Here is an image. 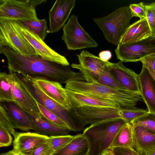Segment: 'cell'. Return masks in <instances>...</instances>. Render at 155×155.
Here are the masks:
<instances>
[{
  "label": "cell",
  "instance_id": "10",
  "mask_svg": "<svg viewBox=\"0 0 155 155\" xmlns=\"http://www.w3.org/2000/svg\"><path fill=\"white\" fill-rule=\"evenodd\" d=\"M13 20L21 35L34 47L38 55L49 61L64 65H69V62L64 56L52 49L38 36L29 30L19 20Z\"/></svg>",
  "mask_w": 155,
  "mask_h": 155
},
{
  "label": "cell",
  "instance_id": "30",
  "mask_svg": "<svg viewBox=\"0 0 155 155\" xmlns=\"http://www.w3.org/2000/svg\"><path fill=\"white\" fill-rule=\"evenodd\" d=\"M122 119L127 123L131 124L135 120L145 115L149 111L148 110L135 107L130 108H122Z\"/></svg>",
  "mask_w": 155,
  "mask_h": 155
},
{
  "label": "cell",
  "instance_id": "8",
  "mask_svg": "<svg viewBox=\"0 0 155 155\" xmlns=\"http://www.w3.org/2000/svg\"><path fill=\"white\" fill-rule=\"evenodd\" d=\"M0 46H6L23 55H38L21 35L12 20L0 19Z\"/></svg>",
  "mask_w": 155,
  "mask_h": 155
},
{
  "label": "cell",
  "instance_id": "33",
  "mask_svg": "<svg viewBox=\"0 0 155 155\" xmlns=\"http://www.w3.org/2000/svg\"><path fill=\"white\" fill-rule=\"evenodd\" d=\"M146 18L148 24L151 36H155V2L146 5Z\"/></svg>",
  "mask_w": 155,
  "mask_h": 155
},
{
  "label": "cell",
  "instance_id": "11",
  "mask_svg": "<svg viewBox=\"0 0 155 155\" xmlns=\"http://www.w3.org/2000/svg\"><path fill=\"white\" fill-rule=\"evenodd\" d=\"M15 72H9L7 79L10 84L15 102L27 113L41 118L39 109L33 99L24 88L21 78Z\"/></svg>",
  "mask_w": 155,
  "mask_h": 155
},
{
  "label": "cell",
  "instance_id": "17",
  "mask_svg": "<svg viewBox=\"0 0 155 155\" xmlns=\"http://www.w3.org/2000/svg\"><path fill=\"white\" fill-rule=\"evenodd\" d=\"M131 124L134 149L140 155H148L155 149V133L142 126Z\"/></svg>",
  "mask_w": 155,
  "mask_h": 155
},
{
  "label": "cell",
  "instance_id": "24",
  "mask_svg": "<svg viewBox=\"0 0 155 155\" xmlns=\"http://www.w3.org/2000/svg\"><path fill=\"white\" fill-rule=\"evenodd\" d=\"M28 114L32 122L33 130L41 134L49 136L66 135L71 131L68 128L57 126L41 117Z\"/></svg>",
  "mask_w": 155,
  "mask_h": 155
},
{
  "label": "cell",
  "instance_id": "14",
  "mask_svg": "<svg viewBox=\"0 0 155 155\" xmlns=\"http://www.w3.org/2000/svg\"><path fill=\"white\" fill-rule=\"evenodd\" d=\"M75 0H56L48 13L50 30L58 31L65 25L75 4Z\"/></svg>",
  "mask_w": 155,
  "mask_h": 155
},
{
  "label": "cell",
  "instance_id": "31",
  "mask_svg": "<svg viewBox=\"0 0 155 155\" xmlns=\"http://www.w3.org/2000/svg\"><path fill=\"white\" fill-rule=\"evenodd\" d=\"M131 123L142 126L155 133V114L148 112Z\"/></svg>",
  "mask_w": 155,
  "mask_h": 155
},
{
  "label": "cell",
  "instance_id": "38",
  "mask_svg": "<svg viewBox=\"0 0 155 155\" xmlns=\"http://www.w3.org/2000/svg\"><path fill=\"white\" fill-rule=\"evenodd\" d=\"M140 61L150 67L155 72V54L145 57Z\"/></svg>",
  "mask_w": 155,
  "mask_h": 155
},
{
  "label": "cell",
  "instance_id": "7",
  "mask_svg": "<svg viewBox=\"0 0 155 155\" xmlns=\"http://www.w3.org/2000/svg\"><path fill=\"white\" fill-rule=\"evenodd\" d=\"M62 30V39L68 50L75 51L98 46V43L79 24L77 15L73 14L71 16Z\"/></svg>",
  "mask_w": 155,
  "mask_h": 155
},
{
  "label": "cell",
  "instance_id": "3",
  "mask_svg": "<svg viewBox=\"0 0 155 155\" xmlns=\"http://www.w3.org/2000/svg\"><path fill=\"white\" fill-rule=\"evenodd\" d=\"M126 123L119 118L91 124L85 129L82 134L89 142L90 155H101L110 148L117 133Z\"/></svg>",
  "mask_w": 155,
  "mask_h": 155
},
{
  "label": "cell",
  "instance_id": "35",
  "mask_svg": "<svg viewBox=\"0 0 155 155\" xmlns=\"http://www.w3.org/2000/svg\"><path fill=\"white\" fill-rule=\"evenodd\" d=\"M11 133L4 128L0 127V147L10 146L12 142V138Z\"/></svg>",
  "mask_w": 155,
  "mask_h": 155
},
{
  "label": "cell",
  "instance_id": "5",
  "mask_svg": "<svg viewBox=\"0 0 155 155\" xmlns=\"http://www.w3.org/2000/svg\"><path fill=\"white\" fill-rule=\"evenodd\" d=\"M132 18L129 6L119 8L104 17L94 18L93 21L102 31L109 43L117 45L121 38L130 26Z\"/></svg>",
  "mask_w": 155,
  "mask_h": 155
},
{
  "label": "cell",
  "instance_id": "6",
  "mask_svg": "<svg viewBox=\"0 0 155 155\" xmlns=\"http://www.w3.org/2000/svg\"><path fill=\"white\" fill-rule=\"evenodd\" d=\"M46 0H0V19L38 20L35 7Z\"/></svg>",
  "mask_w": 155,
  "mask_h": 155
},
{
  "label": "cell",
  "instance_id": "9",
  "mask_svg": "<svg viewBox=\"0 0 155 155\" xmlns=\"http://www.w3.org/2000/svg\"><path fill=\"white\" fill-rule=\"evenodd\" d=\"M115 52L117 59L122 63L140 61L145 57L155 54V36H151L134 43L119 44Z\"/></svg>",
  "mask_w": 155,
  "mask_h": 155
},
{
  "label": "cell",
  "instance_id": "25",
  "mask_svg": "<svg viewBox=\"0 0 155 155\" xmlns=\"http://www.w3.org/2000/svg\"><path fill=\"white\" fill-rule=\"evenodd\" d=\"M133 132L131 124L127 123L116 135L110 148L116 147L133 149Z\"/></svg>",
  "mask_w": 155,
  "mask_h": 155
},
{
  "label": "cell",
  "instance_id": "1",
  "mask_svg": "<svg viewBox=\"0 0 155 155\" xmlns=\"http://www.w3.org/2000/svg\"><path fill=\"white\" fill-rule=\"evenodd\" d=\"M0 53L6 57L9 72L24 78H43L66 84L73 80L85 81L82 73L66 66L43 58L38 55H23L6 46H0Z\"/></svg>",
  "mask_w": 155,
  "mask_h": 155
},
{
  "label": "cell",
  "instance_id": "13",
  "mask_svg": "<svg viewBox=\"0 0 155 155\" xmlns=\"http://www.w3.org/2000/svg\"><path fill=\"white\" fill-rule=\"evenodd\" d=\"M13 149L20 155H28L41 144L48 142V136L36 132H17L14 136Z\"/></svg>",
  "mask_w": 155,
  "mask_h": 155
},
{
  "label": "cell",
  "instance_id": "36",
  "mask_svg": "<svg viewBox=\"0 0 155 155\" xmlns=\"http://www.w3.org/2000/svg\"><path fill=\"white\" fill-rule=\"evenodd\" d=\"M54 153L47 142L41 144L28 155H52Z\"/></svg>",
  "mask_w": 155,
  "mask_h": 155
},
{
  "label": "cell",
  "instance_id": "43",
  "mask_svg": "<svg viewBox=\"0 0 155 155\" xmlns=\"http://www.w3.org/2000/svg\"><path fill=\"white\" fill-rule=\"evenodd\" d=\"M148 155H155V149L151 152Z\"/></svg>",
  "mask_w": 155,
  "mask_h": 155
},
{
  "label": "cell",
  "instance_id": "28",
  "mask_svg": "<svg viewBox=\"0 0 155 155\" xmlns=\"http://www.w3.org/2000/svg\"><path fill=\"white\" fill-rule=\"evenodd\" d=\"M7 74L5 72L0 73V102H15L11 87L7 80Z\"/></svg>",
  "mask_w": 155,
  "mask_h": 155
},
{
  "label": "cell",
  "instance_id": "40",
  "mask_svg": "<svg viewBox=\"0 0 155 155\" xmlns=\"http://www.w3.org/2000/svg\"><path fill=\"white\" fill-rule=\"evenodd\" d=\"M146 67L147 69L148 70L150 74L152 76L153 78L155 81V72L149 66L143 64Z\"/></svg>",
  "mask_w": 155,
  "mask_h": 155
},
{
  "label": "cell",
  "instance_id": "16",
  "mask_svg": "<svg viewBox=\"0 0 155 155\" xmlns=\"http://www.w3.org/2000/svg\"><path fill=\"white\" fill-rule=\"evenodd\" d=\"M25 78L34 82L47 96L64 108L69 110L72 107L65 88L59 82L43 78Z\"/></svg>",
  "mask_w": 155,
  "mask_h": 155
},
{
  "label": "cell",
  "instance_id": "18",
  "mask_svg": "<svg viewBox=\"0 0 155 155\" xmlns=\"http://www.w3.org/2000/svg\"><path fill=\"white\" fill-rule=\"evenodd\" d=\"M138 77L142 98L149 112L155 114V81L143 64Z\"/></svg>",
  "mask_w": 155,
  "mask_h": 155
},
{
  "label": "cell",
  "instance_id": "12",
  "mask_svg": "<svg viewBox=\"0 0 155 155\" xmlns=\"http://www.w3.org/2000/svg\"><path fill=\"white\" fill-rule=\"evenodd\" d=\"M76 111L87 125L117 118H122V108L83 107H76Z\"/></svg>",
  "mask_w": 155,
  "mask_h": 155
},
{
  "label": "cell",
  "instance_id": "15",
  "mask_svg": "<svg viewBox=\"0 0 155 155\" xmlns=\"http://www.w3.org/2000/svg\"><path fill=\"white\" fill-rule=\"evenodd\" d=\"M107 66L114 77L127 91L140 94L138 75L126 67L120 61L116 63L109 62Z\"/></svg>",
  "mask_w": 155,
  "mask_h": 155
},
{
  "label": "cell",
  "instance_id": "42",
  "mask_svg": "<svg viewBox=\"0 0 155 155\" xmlns=\"http://www.w3.org/2000/svg\"><path fill=\"white\" fill-rule=\"evenodd\" d=\"M0 155H20L16 153L13 150H11L5 153H2Z\"/></svg>",
  "mask_w": 155,
  "mask_h": 155
},
{
  "label": "cell",
  "instance_id": "26",
  "mask_svg": "<svg viewBox=\"0 0 155 155\" xmlns=\"http://www.w3.org/2000/svg\"><path fill=\"white\" fill-rule=\"evenodd\" d=\"M30 31L38 36L44 41L47 35L51 32L48 29L45 19L19 21Z\"/></svg>",
  "mask_w": 155,
  "mask_h": 155
},
{
  "label": "cell",
  "instance_id": "41",
  "mask_svg": "<svg viewBox=\"0 0 155 155\" xmlns=\"http://www.w3.org/2000/svg\"><path fill=\"white\" fill-rule=\"evenodd\" d=\"M101 155H115L112 149L109 148L105 151Z\"/></svg>",
  "mask_w": 155,
  "mask_h": 155
},
{
  "label": "cell",
  "instance_id": "20",
  "mask_svg": "<svg viewBox=\"0 0 155 155\" xmlns=\"http://www.w3.org/2000/svg\"><path fill=\"white\" fill-rule=\"evenodd\" d=\"M151 36L147 20L146 18H143L130 24L121 37L119 44L134 43Z\"/></svg>",
  "mask_w": 155,
  "mask_h": 155
},
{
  "label": "cell",
  "instance_id": "37",
  "mask_svg": "<svg viewBox=\"0 0 155 155\" xmlns=\"http://www.w3.org/2000/svg\"><path fill=\"white\" fill-rule=\"evenodd\" d=\"M115 155H140L133 149L124 147H116L112 149Z\"/></svg>",
  "mask_w": 155,
  "mask_h": 155
},
{
  "label": "cell",
  "instance_id": "27",
  "mask_svg": "<svg viewBox=\"0 0 155 155\" xmlns=\"http://www.w3.org/2000/svg\"><path fill=\"white\" fill-rule=\"evenodd\" d=\"M97 81L99 84L120 91L131 92L127 91L115 78L107 66L104 69Z\"/></svg>",
  "mask_w": 155,
  "mask_h": 155
},
{
  "label": "cell",
  "instance_id": "39",
  "mask_svg": "<svg viewBox=\"0 0 155 155\" xmlns=\"http://www.w3.org/2000/svg\"><path fill=\"white\" fill-rule=\"evenodd\" d=\"M99 58L104 61H108L112 58L111 52L108 50L101 51L99 54Z\"/></svg>",
  "mask_w": 155,
  "mask_h": 155
},
{
  "label": "cell",
  "instance_id": "19",
  "mask_svg": "<svg viewBox=\"0 0 155 155\" xmlns=\"http://www.w3.org/2000/svg\"><path fill=\"white\" fill-rule=\"evenodd\" d=\"M0 102L6 110L15 128L24 131L33 130L32 123L28 114L15 102Z\"/></svg>",
  "mask_w": 155,
  "mask_h": 155
},
{
  "label": "cell",
  "instance_id": "2",
  "mask_svg": "<svg viewBox=\"0 0 155 155\" xmlns=\"http://www.w3.org/2000/svg\"><path fill=\"white\" fill-rule=\"evenodd\" d=\"M65 88L113 102L120 108H134L142 98L140 94L120 91L97 81L88 82L85 81H71L65 84Z\"/></svg>",
  "mask_w": 155,
  "mask_h": 155
},
{
  "label": "cell",
  "instance_id": "22",
  "mask_svg": "<svg viewBox=\"0 0 155 155\" xmlns=\"http://www.w3.org/2000/svg\"><path fill=\"white\" fill-rule=\"evenodd\" d=\"M90 147L86 137L82 134L73 138L62 148L52 155H90Z\"/></svg>",
  "mask_w": 155,
  "mask_h": 155
},
{
  "label": "cell",
  "instance_id": "29",
  "mask_svg": "<svg viewBox=\"0 0 155 155\" xmlns=\"http://www.w3.org/2000/svg\"><path fill=\"white\" fill-rule=\"evenodd\" d=\"M70 135L48 136V143L51 149L56 152L65 146L74 137Z\"/></svg>",
  "mask_w": 155,
  "mask_h": 155
},
{
  "label": "cell",
  "instance_id": "21",
  "mask_svg": "<svg viewBox=\"0 0 155 155\" xmlns=\"http://www.w3.org/2000/svg\"><path fill=\"white\" fill-rule=\"evenodd\" d=\"M65 89L72 106L76 108L88 107L120 108L116 104L113 102L99 99L65 88Z\"/></svg>",
  "mask_w": 155,
  "mask_h": 155
},
{
  "label": "cell",
  "instance_id": "4",
  "mask_svg": "<svg viewBox=\"0 0 155 155\" xmlns=\"http://www.w3.org/2000/svg\"><path fill=\"white\" fill-rule=\"evenodd\" d=\"M35 98L43 106L55 114L68 127L71 131L79 132L84 130L87 124L78 114L72 106L66 109L47 96L34 82L28 78H22Z\"/></svg>",
  "mask_w": 155,
  "mask_h": 155
},
{
  "label": "cell",
  "instance_id": "32",
  "mask_svg": "<svg viewBox=\"0 0 155 155\" xmlns=\"http://www.w3.org/2000/svg\"><path fill=\"white\" fill-rule=\"evenodd\" d=\"M0 127H2L8 131L13 136L16 133L12 123L5 108L0 105Z\"/></svg>",
  "mask_w": 155,
  "mask_h": 155
},
{
  "label": "cell",
  "instance_id": "23",
  "mask_svg": "<svg viewBox=\"0 0 155 155\" xmlns=\"http://www.w3.org/2000/svg\"><path fill=\"white\" fill-rule=\"evenodd\" d=\"M77 56L79 64L83 68L90 71L96 81L109 62L104 61L99 57L84 50Z\"/></svg>",
  "mask_w": 155,
  "mask_h": 155
},
{
  "label": "cell",
  "instance_id": "34",
  "mask_svg": "<svg viewBox=\"0 0 155 155\" xmlns=\"http://www.w3.org/2000/svg\"><path fill=\"white\" fill-rule=\"evenodd\" d=\"M132 17H136L140 18H146V5L143 2L132 4L129 6Z\"/></svg>",
  "mask_w": 155,
  "mask_h": 155
}]
</instances>
